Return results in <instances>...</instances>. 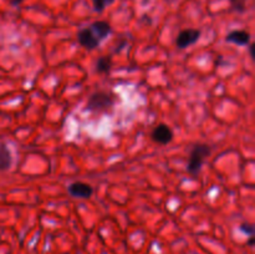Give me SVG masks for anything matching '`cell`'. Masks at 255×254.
Wrapping results in <instances>:
<instances>
[{
  "mask_svg": "<svg viewBox=\"0 0 255 254\" xmlns=\"http://www.w3.org/2000/svg\"><path fill=\"white\" fill-rule=\"evenodd\" d=\"M92 6H94V10L96 12H102L107 6L112 4L115 0H91Z\"/></svg>",
  "mask_w": 255,
  "mask_h": 254,
  "instance_id": "obj_10",
  "label": "cell"
},
{
  "mask_svg": "<svg viewBox=\"0 0 255 254\" xmlns=\"http://www.w3.org/2000/svg\"><path fill=\"white\" fill-rule=\"evenodd\" d=\"M201 30L198 29H184L177 35L176 45L179 49H187L191 45L196 44L201 37Z\"/></svg>",
  "mask_w": 255,
  "mask_h": 254,
  "instance_id": "obj_4",
  "label": "cell"
},
{
  "mask_svg": "<svg viewBox=\"0 0 255 254\" xmlns=\"http://www.w3.org/2000/svg\"><path fill=\"white\" fill-rule=\"evenodd\" d=\"M244 2H246V0H231V4L233 6V9L239 12H243L244 9H246V4Z\"/></svg>",
  "mask_w": 255,
  "mask_h": 254,
  "instance_id": "obj_11",
  "label": "cell"
},
{
  "mask_svg": "<svg viewBox=\"0 0 255 254\" xmlns=\"http://www.w3.org/2000/svg\"><path fill=\"white\" fill-rule=\"evenodd\" d=\"M115 106L114 95L106 91H96L89 97L86 104V110L94 114L107 112Z\"/></svg>",
  "mask_w": 255,
  "mask_h": 254,
  "instance_id": "obj_3",
  "label": "cell"
},
{
  "mask_svg": "<svg viewBox=\"0 0 255 254\" xmlns=\"http://www.w3.org/2000/svg\"><path fill=\"white\" fill-rule=\"evenodd\" d=\"M151 138L158 144H168L173 139V131L166 124H159L152 129Z\"/></svg>",
  "mask_w": 255,
  "mask_h": 254,
  "instance_id": "obj_5",
  "label": "cell"
},
{
  "mask_svg": "<svg viewBox=\"0 0 255 254\" xmlns=\"http://www.w3.org/2000/svg\"><path fill=\"white\" fill-rule=\"evenodd\" d=\"M67 191H69L70 196L81 199H87L94 194V188L89 183L79 181L70 183L69 187H67Z\"/></svg>",
  "mask_w": 255,
  "mask_h": 254,
  "instance_id": "obj_6",
  "label": "cell"
},
{
  "mask_svg": "<svg viewBox=\"0 0 255 254\" xmlns=\"http://www.w3.org/2000/svg\"><path fill=\"white\" fill-rule=\"evenodd\" d=\"M10 2H11L12 5H20L22 2V0H10Z\"/></svg>",
  "mask_w": 255,
  "mask_h": 254,
  "instance_id": "obj_13",
  "label": "cell"
},
{
  "mask_svg": "<svg viewBox=\"0 0 255 254\" xmlns=\"http://www.w3.org/2000/svg\"><path fill=\"white\" fill-rule=\"evenodd\" d=\"M226 41L238 46H248L251 44V34L247 30H233L226 36Z\"/></svg>",
  "mask_w": 255,
  "mask_h": 254,
  "instance_id": "obj_7",
  "label": "cell"
},
{
  "mask_svg": "<svg viewBox=\"0 0 255 254\" xmlns=\"http://www.w3.org/2000/svg\"><path fill=\"white\" fill-rule=\"evenodd\" d=\"M248 244H249V246H253V244H254V239H253V237H251V238H249Z\"/></svg>",
  "mask_w": 255,
  "mask_h": 254,
  "instance_id": "obj_14",
  "label": "cell"
},
{
  "mask_svg": "<svg viewBox=\"0 0 255 254\" xmlns=\"http://www.w3.org/2000/svg\"><path fill=\"white\" fill-rule=\"evenodd\" d=\"M212 147L208 143H197L192 148L189 154L188 163H187V172L192 176H198L203 167L206 159L211 156Z\"/></svg>",
  "mask_w": 255,
  "mask_h": 254,
  "instance_id": "obj_2",
  "label": "cell"
},
{
  "mask_svg": "<svg viewBox=\"0 0 255 254\" xmlns=\"http://www.w3.org/2000/svg\"><path fill=\"white\" fill-rule=\"evenodd\" d=\"M241 231L243 232V233L248 234L249 237H253V234H254V227H253V224L242 223V224H241Z\"/></svg>",
  "mask_w": 255,
  "mask_h": 254,
  "instance_id": "obj_12",
  "label": "cell"
},
{
  "mask_svg": "<svg viewBox=\"0 0 255 254\" xmlns=\"http://www.w3.org/2000/svg\"><path fill=\"white\" fill-rule=\"evenodd\" d=\"M112 69V59L111 56H101L96 61V70L97 74H109Z\"/></svg>",
  "mask_w": 255,
  "mask_h": 254,
  "instance_id": "obj_9",
  "label": "cell"
},
{
  "mask_svg": "<svg viewBox=\"0 0 255 254\" xmlns=\"http://www.w3.org/2000/svg\"><path fill=\"white\" fill-rule=\"evenodd\" d=\"M12 164V154L6 143L0 142V171H6Z\"/></svg>",
  "mask_w": 255,
  "mask_h": 254,
  "instance_id": "obj_8",
  "label": "cell"
},
{
  "mask_svg": "<svg viewBox=\"0 0 255 254\" xmlns=\"http://www.w3.org/2000/svg\"><path fill=\"white\" fill-rule=\"evenodd\" d=\"M111 25L104 20L92 22L90 26L84 27L77 32V41L86 50H95L101 45L106 37L111 34Z\"/></svg>",
  "mask_w": 255,
  "mask_h": 254,
  "instance_id": "obj_1",
  "label": "cell"
}]
</instances>
